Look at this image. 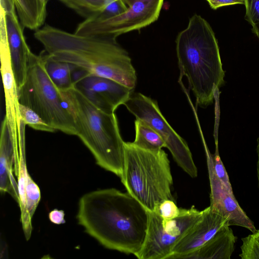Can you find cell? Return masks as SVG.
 I'll return each instance as SVG.
<instances>
[{
    "label": "cell",
    "mask_w": 259,
    "mask_h": 259,
    "mask_svg": "<svg viewBox=\"0 0 259 259\" xmlns=\"http://www.w3.org/2000/svg\"><path fill=\"white\" fill-rule=\"evenodd\" d=\"M77 219L85 232L105 248L135 255L145 241L149 215L128 193L109 188L83 195Z\"/></svg>",
    "instance_id": "obj_1"
},
{
    "label": "cell",
    "mask_w": 259,
    "mask_h": 259,
    "mask_svg": "<svg viewBox=\"0 0 259 259\" xmlns=\"http://www.w3.org/2000/svg\"><path fill=\"white\" fill-rule=\"evenodd\" d=\"M34 35L50 59L68 63L88 73L135 89L136 70L128 53L116 37L78 35L49 24L35 30Z\"/></svg>",
    "instance_id": "obj_2"
},
{
    "label": "cell",
    "mask_w": 259,
    "mask_h": 259,
    "mask_svg": "<svg viewBox=\"0 0 259 259\" xmlns=\"http://www.w3.org/2000/svg\"><path fill=\"white\" fill-rule=\"evenodd\" d=\"M176 42L180 77L187 78L196 104L206 107L225 82L214 33L205 19L194 14Z\"/></svg>",
    "instance_id": "obj_3"
},
{
    "label": "cell",
    "mask_w": 259,
    "mask_h": 259,
    "mask_svg": "<svg viewBox=\"0 0 259 259\" xmlns=\"http://www.w3.org/2000/svg\"><path fill=\"white\" fill-rule=\"evenodd\" d=\"M71 114L77 136L89 149L97 164L121 178L124 163V143L116 114L98 108L74 85L60 91Z\"/></svg>",
    "instance_id": "obj_4"
},
{
    "label": "cell",
    "mask_w": 259,
    "mask_h": 259,
    "mask_svg": "<svg viewBox=\"0 0 259 259\" xmlns=\"http://www.w3.org/2000/svg\"><path fill=\"white\" fill-rule=\"evenodd\" d=\"M120 179L127 192L148 211H154L164 200H175L171 193L170 162L162 149L147 150L133 142H125L124 168Z\"/></svg>",
    "instance_id": "obj_5"
},
{
    "label": "cell",
    "mask_w": 259,
    "mask_h": 259,
    "mask_svg": "<svg viewBox=\"0 0 259 259\" xmlns=\"http://www.w3.org/2000/svg\"><path fill=\"white\" fill-rule=\"evenodd\" d=\"M18 93L20 103L33 109L56 131L76 136L72 117L47 72L42 53H32L25 80Z\"/></svg>",
    "instance_id": "obj_6"
},
{
    "label": "cell",
    "mask_w": 259,
    "mask_h": 259,
    "mask_svg": "<svg viewBox=\"0 0 259 259\" xmlns=\"http://www.w3.org/2000/svg\"><path fill=\"white\" fill-rule=\"evenodd\" d=\"M148 211L146 236L141 250L135 255L139 259H168L172 251L192 227L202 218L203 210L181 208L179 215L165 219Z\"/></svg>",
    "instance_id": "obj_7"
},
{
    "label": "cell",
    "mask_w": 259,
    "mask_h": 259,
    "mask_svg": "<svg viewBox=\"0 0 259 259\" xmlns=\"http://www.w3.org/2000/svg\"><path fill=\"white\" fill-rule=\"evenodd\" d=\"M128 6L122 13L106 18L84 19L74 33L83 35L117 37L145 27L159 17L164 0H125Z\"/></svg>",
    "instance_id": "obj_8"
},
{
    "label": "cell",
    "mask_w": 259,
    "mask_h": 259,
    "mask_svg": "<svg viewBox=\"0 0 259 259\" xmlns=\"http://www.w3.org/2000/svg\"><path fill=\"white\" fill-rule=\"evenodd\" d=\"M123 105L136 118L144 121L159 134L179 166L192 178L197 176V169L187 143L169 124L156 101L133 92Z\"/></svg>",
    "instance_id": "obj_9"
},
{
    "label": "cell",
    "mask_w": 259,
    "mask_h": 259,
    "mask_svg": "<svg viewBox=\"0 0 259 259\" xmlns=\"http://www.w3.org/2000/svg\"><path fill=\"white\" fill-rule=\"evenodd\" d=\"M73 85L102 111L113 113L129 99L134 89L114 80L93 75L75 68Z\"/></svg>",
    "instance_id": "obj_10"
},
{
    "label": "cell",
    "mask_w": 259,
    "mask_h": 259,
    "mask_svg": "<svg viewBox=\"0 0 259 259\" xmlns=\"http://www.w3.org/2000/svg\"><path fill=\"white\" fill-rule=\"evenodd\" d=\"M1 22L5 27L12 66L18 91L26 77L30 57L32 53L23 32V25L17 14L13 0H0Z\"/></svg>",
    "instance_id": "obj_11"
},
{
    "label": "cell",
    "mask_w": 259,
    "mask_h": 259,
    "mask_svg": "<svg viewBox=\"0 0 259 259\" xmlns=\"http://www.w3.org/2000/svg\"><path fill=\"white\" fill-rule=\"evenodd\" d=\"M1 71L4 90L6 116L15 152L25 147V126L19 112L17 87L12 66L11 60L6 34L1 35Z\"/></svg>",
    "instance_id": "obj_12"
},
{
    "label": "cell",
    "mask_w": 259,
    "mask_h": 259,
    "mask_svg": "<svg viewBox=\"0 0 259 259\" xmlns=\"http://www.w3.org/2000/svg\"><path fill=\"white\" fill-rule=\"evenodd\" d=\"M210 183V207L228 220V225L243 227L252 232L256 230L253 222L241 208L233 193L228 191L216 176L211 154L205 148Z\"/></svg>",
    "instance_id": "obj_13"
},
{
    "label": "cell",
    "mask_w": 259,
    "mask_h": 259,
    "mask_svg": "<svg viewBox=\"0 0 259 259\" xmlns=\"http://www.w3.org/2000/svg\"><path fill=\"white\" fill-rule=\"evenodd\" d=\"M224 225L229 226L228 220L209 206L206 207L202 218L177 244L168 259L182 258L199 249Z\"/></svg>",
    "instance_id": "obj_14"
},
{
    "label": "cell",
    "mask_w": 259,
    "mask_h": 259,
    "mask_svg": "<svg viewBox=\"0 0 259 259\" xmlns=\"http://www.w3.org/2000/svg\"><path fill=\"white\" fill-rule=\"evenodd\" d=\"M15 155L13 143L5 117L1 128L0 138V190L10 194L18 203L17 182L13 176Z\"/></svg>",
    "instance_id": "obj_15"
},
{
    "label": "cell",
    "mask_w": 259,
    "mask_h": 259,
    "mask_svg": "<svg viewBox=\"0 0 259 259\" xmlns=\"http://www.w3.org/2000/svg\"><path fill=\"white\" fill-rule=\"evenodd\" d=\"M237 239L230 226L224 225L200 248L182 259H230Z\"/></svg>",
    "instance_id": "obj_16"
},
{
    "label": "cell",
    "mask_w": 259,
    "mask_h": 259,
    "mask_svg": "<svg viewBox=\"0 0 259 259\" xmlns=\"http://www.w3.org/2000/svg\"><path fill=\"white\" fill-rule=\"evenodd\" d=\"M17 14L24 27L33 30L41 28L44 24L47 9L40 0H13Z\"/></svg>",
    "instance_id": "obj_17"
},
{
    "label": "cell",
    "mask_w": 259,
    "mask_h": 259,
    "mask_svg": "<svg viewBox=\"0 0 259 259\" xmlns=\"http://www.w3.org/2000/svg\"><path fill=\"white\" fill-rule=\"evenodd\" d=\"M47 72L59 91L70 88L73 85V72L75 67L65 62L50 59L46 53H42Z\"/></svg>",
    "instance_id": "obj_18"
},
{
    "label": "cell",
    "mask_w": 259,
    "mask_h": 259,
    "mask_svg": "<svg viewBox=\"0 0 259 259\" xmlns=\"http://www.w3.org/2000/svg\"><path fill=\"white\" fill-rule=\"evenodd\" d=\"M135 127V139L133 143L137 147L150 151H158L166 148L162 137L144 121L136 118Z\"/></svg>",
    "instance_id": "obj_19"
},
{
    "label": "cell",
    "mask_w": 259,
    "mask_h": 259,
    "mask_svg": "<svg viewBox=\"0 0 259 259\" xmlns=\"http://www.w3.org/2000/svg\"><path fill=\"white\" fill-rule=\"evenodd\" d=\"M84 19L103 14L108 6L116 0H57Z\"/></svg>",
    "instance_id": "obj_20"
},
{
    "label": "cell",
    "mask_w": 259,
    "mask_h": 259,
    "mask_svg": "<svg viewBox=\"0 0 259 259\" xmlns=\"http://www.w3.org/2000/svg\"><path fill=\"white\" fill-rule=\"evenodd\" d=\"M19 112L24 124L34 130L51 133L56 131L35 111L25 105L19 104Z\"/></svg>",
    "instance_id": "obj_21"
},
{
    "label": "cell",
    "mask_w": 259,
    "mask_h": 259,
    "mask_svg": "<svg viewBox=\"0 0 259 259\" xmlns=\"http://www.w3.org/2000/svg\"><path fill=\"white\" fill-rule=\"evenodd\" d=\"M239 257L242 259H259V230L242 238Z\"/></svg>",
    "instance_id": "obj_22"
},
{
    "label": "cell",
    "mask_w": 259,
    "mask_h": 259,
    "mask_svg": "<svg viewBox=\"0 0 259 259\" xmlns=\"http://www.w3.org/2000/svg\"><path fill=\"white\" fill-rule=\"evenodd\" d=\"M245 20L251 25V31L259 38V0H244Z\"/></svg>",
    "instance_id": "obj_23"
},
{
    "label": "cell",
    "mask_w": 259,
    "mask_h": 259,
    "mask_svg": "<svg viewBox=\"0 0 259 259\" xmlns=\"http://www.w3.org/2000/svg\"><path fill=\"white\" fill-rule=\"evenodd\" d=\"M215 144L216 148L215 153L213 155L211 154L214 171L218 179L225 186L228 191L231 193H233L229 177L219 155L217 140L215 141Z\"/></svg>",
    "instance_id": "obj_24"
},
{
    "label": "cell",
    "mask_w": 259,
    "mask_h": 259,
    "mask_svg": "<svg viewBox=\"0 0 259 259\" xmlns=\"http://www.w3.org/2000/svg\"><path fill=\"white\" fill-rule=\"evenodd\" d=\"M161 218L170 219L178 217L181 211L175 200L166 199L158 203L154 211Z\"/></svg>",
    "instance_id": "obj_25"
},
{
    "label": "cell",
    "mask_w": 259,
    "mask_h": 259,
    "mask_svg": "<svg viewBox=\"0 0 259 259\" xmlns=\"http://www.w3.org/2000/svg\"><path fill=\"white\" fill-rule=\"evenodd\" d=\"M210 7L213 10H217L221 7L234 5H244V0H205Z\"/></svg>",
    "instance_id": "obj_26"
},
{
    "label": "cell",
    "mask_w": 259,
    "mask_h": 259,
    "mask_svg": "<svg viewBox=\"0 0 259 259\" xmlns=\"http://www.w3.org/2000/svg\"><path fill=\"white\" fill-rule=\"evenodd\" d=\"M64 217V211L62 210H58V209H54L49 213L50 221L57 225H60L65 223Z\"/></svg>",
    "instance_id": "obj_27"
},
{
    "label": "cell",
    "mask_w": 259,
    "mask_h": 259,
    "mask_svg": "<svg viewBox=\"0 0 259 259\" xmlns=\"http://www.w3.org/2000/svg\"><path fill=\"white\" fill-rule=\"evenodd\" d=\"M256 152L257 155V161L256 164V168H257V177L258 180V184L259 187V137L257 140V147H256Z\"/></svg>",
    "instance_id": "obj_28"
},
{
    "label": "cell",
    "mask_w": 259,
    "mask_h": 259,
    "mask_svg": "<svg viewBox=\"0 0 259 259\" xmlns=\"http://www.w3.org/2000/svg\"><path fill=\"white\" fill-rule=\"evenodd\" d=\"M49 0H40V2L43 6V7L45 8H47V5ZM47 9V8H46Z\"/></svg>",
    "instance_id": "obj_29"
}]
</instances>
